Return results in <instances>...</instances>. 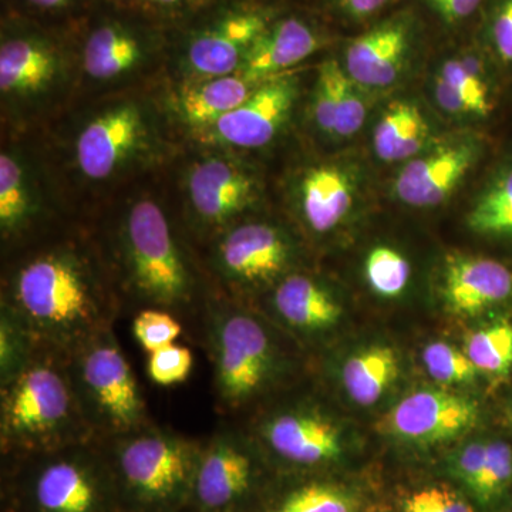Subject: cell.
Masks as SVG:
<instances>
[{
	"instance_id": "19",
	"label": "cell",
	"mask_w": 512,
	"mask_h": 512,
	"mask_svg": "<svg viewBox=\"0 0 512 512\" xmlns=\"http://www.w3.org/2000/svg\"><path fill=\"white\" fill-rule=\"evenodd\" d=\"M440 291L451 313L478 315L512 298V271L497 259L448 255L441 272Z\"/></svg>"
},
{
	"instance_id": "8",
	"label": "cell",
	"mask_w": 512,
	"mask_h": 512,
	"mask_svg": "<svg viewBox=\"0 0 512 512\" xmlns=\"http://www.w3.org/2000/svg\"><path fill=\"white\" fill-rule=\"evenodd\" d=\"M30 456L35 466L26 498L33 512L104 511L114 476L101 440Z\"/></svg>"
},
{
	"instance_id": "42",
	"label": "cell",
	"mask_w": 512,
	"mask_h": 512,
	"mask_svg": "<svg viewBox=\"0 0 512 512\" xmlns=\"http://www.w3.org/2000/svg\"><path fill=\"white\" fill-rule=\"evenodd\" d=\"M433 94L440 109L446 111L450 116L473 117L470 106L464 97L439 74H436L433 80Z\"/></svg>"
},
{
	"instance_id": "33",
	"label": "cell",
	"mask_w": 512,
	"mask_h": 512,
	"mask_svg": "<svg viewBox=\"0 0 512 512\" xmlns=\"http://www.w3.org/2000/svg\"><path fill=\"white\" fill-rule=\"evenodd\" d=\"M39 348L32 330L5 303H0V386L15 379Z\"/></svg>"
},
{
	"instance_id": "44",
	"label": "cell",
	"mask_w": 512,
	"mask_h": 512,
	"mask_svg": "<svg viewBox=\"0 0 512 512\" xmlns=\"http://www.w3.org/2000/svg\"><path fill=\"white\" fill-rule=\"evenodd\" d=\"M32 5L42 9H59L69 5L72 0H28Z\"/></svg>"
},
{
	"instance_id": "31",
	"label": "cell",
	"mask_w": 512,
	"mask_h": 512,
	"mask_svg": "<svg viewBox=\"0 0 512 512\" xmlns=\"http://www.w3.org/2000/svg\"><path fill=\"white\" fill-rule=\"evenodd\" d=\"M436 74L464 97L473 117L490 116L494 96L484 55L474 50L458 53L444 60Z\"/></svg>"
},
{
	"instance_id": "28",
	"label": "cell",
	"mask_w": 512,
	"mask_h": 512,
	"mask_svg": "<svg viewBox=\"0 0 512 512\" xmlns=\"http://www.w3.org/2000/svg\"><path fill=\"white\" fill-rule=\"evenodd\" d=\"M39 198L28 168L18 154L0 156V234L3 242L25 237L39 218Z\"/></svg>"
},
{
	"instance_id": "30",
	"label": "cell",
	"mask_w": 512,
	"mask_h": 512,
	"mask_svg": "<svg viewBox=\"0 0 512 512\" xmlns=\"http://www.w3.org/2000/svg\"><path fill=\"white\" fill-rule=\"evenodd\" d=\"M467 225L483 237L512 239V163L501 167L478 194Z\"/></svg>"
},
{
	"instance_id": "27",
	"label": "cell",
	"mask_w": 512,
	"mask_h": 512,
	"mask_svg": "<svg viewBox=\"0 0 512 512\" xmlns=\"http://www.w3.org/2000/svg\"><path fill=\"white\" fill-rule=\"evenodd\" d=\"M146 55V43L138 33L120 23H107L87 39L83 67L92 79L109 82L133 72Z\"/></svg>"
},
{
	"instance_id": "41",
	"label": "cell",
	"mask_w": 512,
	"mask_h": 512,
	"mask_svg": "<svg viewBox=\"0 0 512 512\" xmlns=\"http://www.w3.org/2000/svg\"><path fill=\"white\" fill-rule=\"evenodd\" d=\"M447 28H460L485 9L488 0H420Z\"/></svg>"
},
{
	"instance_id": "18",
	"label": "cell",
	"mask_w": 512,
	"mask_h": 512,
	"mask_svg": "<svg viewBox=\"0 0 512 512\" xmlns=\"http://www.w3.org/2000/svg\"><path fill=\"white\" fill-rule=\"evenodd\" d=\"M355 174L346 165L322 163L303 171L293 191L296 215L312 235L332 234L349 220L356 205Z\"/></svg>"
},
{
	"instance_id": "21",
	"label": "cell",
	"mask_w": 512,
	"mask_h": 512,
	"mask_svg": "<svg viewBox=\"0 0 512 512\" xmlns=\"http://www.w3.org/2000/svg\"><path fill=\"white\" fill-rule=\"evenodd\" d=\"M63 70L59 50L43 37H8L0 46L3 99L32 100L45 96L63 79Z\"/></svg>"
},
{
	"instance_id": "7",
	"label": "cell",
	"mask_w": 512,
	"mask_h": 512,
	"mask_svg": "<svg viewBox=\"0 0 512 512\" xmlns=\"http://www.w3.org/2000/svg\"><path fill=\"white\" fill-rule=\"evenodd\" d=\"M298 245L274 222L239 221L215 237L210 264L229 298L269 291L295 271ZM244 298V296H242Z\"/></svg>"
},
{
	"instance_id": "32",
	"label": "cell",
	"mask_w": 512,
	"mask_h": 512,
	"mask_svg": "<svg viewBox=\"0 0 512 512\" xmlns=\"http://www.w3.org/2000/svg\"><path fill=\"white\" fill-rule=\"evenodd\" d=\"M359 501L343 485L309 481L289 488L266 512H357Z\"/></svg>"
},
{
	"instance_id": "45",
	"label": "cell",
	"mask_w": 512,
	"mask_h": 512,
	"mask_svg": "<svg viewBox=\"0 0 512 512\" xmlns=\"http://www.w3.org/2000/svg\"><path fill=\"white\" fill-rule=\"evenodd\" d=\"M148 2L156 3L161 6L180 5V3L190 2V0H148Z\"/></svg>"
},
{
	"instance_id": "22",
	"label": "cell",
	"mask_w": 512,
	"mask_h": 512,
	"mask_svg": "<svg viewBox=\"0 0 512 512\" xmlns=\"http://www.w3.org/2000/svg\"><path fill=\"white\" fill-rule=\"evenodd\" d=\"M323 40L311 23L299 18H286L271 23L256 39L245 56L238 74L255 83L281 76L312 56Z\"/></svg>"
},
{
	"instance_id": "13",
	"label": "cell",
	"mask_w": 512,
	"mask_h": 512,
	"mask_svg": "<svg viewBox=\"0 0 512 512\" xmlns=\"http://www.w3.org/2000/svg\"><path fill=\"white\" fill-rule=\"evenodd\" d=\"M151 131L136 103H121L104 110L80 131L76 163L92 181H103L140 157L150 144Z\"/></svg>"
},
{
	"instance_id": "1",
	"label": "cell",
	"mask_w": 512,
	"mask_h": 512,
	"mask_svg": "<svg viewBox=\"0 0 512 512\" xmlns=\"http://www.w3.org/2000/svg\"><path fill=\"white\" fill-rule=\"evenodd\" d=\"M0 303L32 330L37 345L70 356L114 328L120 303L92 256L76 244H59L26 256L3 284Z\"/></svg>"
},
{
	"instance_id": "5",
	"label": "cell",
	"mask_w": 512,
	"mask_h": 512,
	"mask_svg": "<svg viewBox=\"0 0 512 512\" xmlns=\"http://www.w3.org/2000/svg\"><path fill=\"white\" fill-rule=\"evenodd\" d=\"M119 251L128 292L143 309L191 312L197 281L167 215L153 200L128 208L119 234Z\"/></svg>"
},
{
	"instance_id": "2",
	"label": "cell",
	"mask_w": 512,
	"mask_h": 512,
	"mask_svg": "<svg viewBox=\"0 0 512 512\" xmlns=\"http://www.w3.org/2000/svg\"><path fill=\"white\" fill-rule=\"evenodd\" d=\"M201 319L217 412L222 417L247 413L288 372L276 329L261 313L222 293L207 296Z\"/></svg>"
},
{
	"instance_id": "4",
	"label": "cell",
	"mask_w": 512,
	"mask_h": 512,
	"mask_svg": "<svg viewBox=\"0 0 512 512\" xmlns=\"http://www.w3.org/2000/svg\"><path fill=\"white\" fill-rule=\"evenodd\" d=\"M101 443L114 481L140 510L168 511L192 497L204 441L151 421Z\"/></svg>"
},
{
	"instance_id": "6",
	"label": "cell",
	"mask_w": 512,
	"mask_h": 512,
	"mask_svg": "<svg viewBox=\"0 0 512 512\" xmlns=\"http://www.w3.org/2000/svg\"><path fill=\"white\" fill-rule=\"evenodd\" d=\"M69 366L84 416L97 439L121 436L153 421L114 328L70 353Z\"/></svg>"
},
{
	"instance_id": "17",
	"label": "cell",
	"mask_w": 512,
	"mask_h": 512,
	"mask_svg": "<svg viewBox=\"0 0 512 512\" xmlns=\"http://www.w3.org/2000/svg\"><path fill=\"white\" fill-rule=\"evenodd\" d=\"M269 25V16L259 10L225 15L192 37L185 50V69L198 79L238 73L245 56Z\"/></svg>"
},
{
	"instance_id": "15",
	"label": "cell",
	"mask_w": 512,
	"mask_h": 512,
	"mask_svg": "<svg viewBox=\"0 0 512 512\" xmlns=\"http://www.w3.org/2000/svg\"><path fill=\"white\" fill-rule=\"evenodd\" d=\"M187 195L198 227L217 237L254 207L259 191L255 178L241 165L208 157L188 171Z\"/></svg>"
},
{
	"instance_id": "14",
	"label": "cell",
	"mask_w": 512,
	"mask_h": 512,
	"mask_svg": "<svg viewBox=\"0 0 512 512\" xmlns=\"http://www.w3.org/2000/svg\"><path fill=\"white\" fill-rule=\"evenodd\" d=\"M480 409L470 397L447 390L421 389L404 396L382 420L387 436L433 446L463 436L478 423Z\"/></svg>"
},
{
	"instance_id": "10",
	"label": "cell",
	"mask_w": 512,
	"mask_h": 512,
	"mask_svg": "<svg viewBox=\"0 0 512 512\" xmlns=\"http://www.w3.org/2000/svg\"><path fill=\"white\" fill-rule=\"evenodd\" d=\"M259 446L247 430L222 426L204 441L191 500L202 512H229L251 494Z\"/></svg>"
},
{
	"instance_id": "9",
	"label": "cell",
	"mask_w": 512,
	"mask_h": 512,
	"mask_svg": "<svg viewBox=\"0 0 512 512\" xmlns=\"http://www.w3.org/2000/svg\"><path fill=\"white\" fill-rule=\"evenodd\" d=\"M245 430L261 451L292 467L328 466L339 461L345 450L343 431L336 420L306 400L266 407L252 417Z\"/></svg>"
},
{
	"instance_id": "23",
	"label": "cell",
	"mask_w": 512,
	"mask_h": 512,
	"mask_svg": "<svg viewBox=\"0 0 512 512\" xmlns=\"http://www.w3.org/2000/svg\"><path fill=\"white\" fill-rule=\"evenodd\" d=\"M312 117L323 136L348 140L365 124L366 92L348 76L342 63L326 60L320 64L312 100Z\"/></svg>"
},
{
	"instance_id": "35",
	"label": "cell",
	"mask_w": 512,
	"mask_h": 512,
	"mask_svg": "<svg viewBox=\"0 0 512 512\" xmlns=\"http://www.w3.org/2000/svg\"><path fill=\"white\" fill-rule=\"evenodd\" d=\"M363 271L369 288L384 299H394L402 295L412 279L409 259L389 245L370 249Z\"/></svg>"
},
{
	"instance_id": "26",
	"label": "cell",
	"mask_w": 512,
	"mask_h": 512,
	"mask_svg": "<svg viewBox=\"0 0 512 512\" xmlns=\"http://www.w3.org/2000/svg\"><path fill=\"white\" fill-rule=\"evenodd\" d=\"M430 123L417 104L396 100L373 131V150L383 163H407L430 146Z\"/></svg>"
},
{
	"instance_id": "34",
	"label": "cell",
	"mask_w": 512,
	"mask_h": 512,
	"mask_svg": "<svg viewBox=\"0 0 512 512\" xmlns=\"http://www.w3.org/2000/svg\"><path fill=\"white\" fill-rule=\"evenodd\" d=\"M466 353L478 373L501 376L512 367V325L495 322L468 336Z\"/></svg>"
},
{
	"instance_id": "43",
	"label": "cell",
	"mask_w": 512,
	"mask_h": 512,
	"mask_svg": "<svg viewBox=\"0 0 512 512\" xmlns=\"http://www.w3.org/2000/svg\"><path fill=\"white\" fill-rule=\"evenodd\" d=\"M393 0H332L343 18L350 22H367L379 16Z\"/></svg>"
},
{
	"instance_id": "40",
	"label": "cell",
	"mask_w": 512,
	"mask_h": 512,
	"mask_svg": "<svg viewBox=\"0 0 512 512\" xmlns=\"http://www.w3.org/2000/svg\"><path fill=\"white\" fill-rule=\"evenodd\" d=\"M404 512H474L471 504L446 485L421 488L403 503Z\"/></svg>"
},
{
	"instance_id": "11",
	"label": "cell",
	"mask_w": 512,
	"mask_h": 512,
	"mask_svg": "<svg viewBox=\"0 0 512 512\" xmlns=\"http://www.w3.org/2000/svg\"><path fill=\"white\" fill-rule=\"evenodd\" d=\"M483 151V138L474 133L457 134L431 144L404 163L394 178V197L407 207H439L466 180Z\"/></svg>"
},
{
	"instance_id": "12",
	"label": "cell",
	"mask_w": 512,
	"mask_h": 512,
	"mask_svg": "<svg viewBox=\"0 0 512 512\" xmlns=\"http://www.w3.org/2000/svg\"><path fill=\"white\" fill-rule=\"evenodd\" d=\"M419 39L420 25L414 13H394L350 40L342 67L360 89L382 92L402 79Z\"/></svg>"
},
{
	"instance_id": "37",
	"label": "cell",
	"mask_w": 512,
	"mask_h": 512,
	"mask_svg": "<svg viewBox=\"0 0 512 512\" xmlns=\"http://www.w3.org/2000/svg\"><path fill=\"white\" fill-rule=\"evenodd\" d=\"M483 43L491 59L501 66L512 67V0H488Z\"/></svg>"
},
{
	"instance_id": "29",
	"label": "cell",
	"mask_w": 512,
	"mask_h": 512,
	"mask_svg": "<svg viewBox=\"0 0 512 512\" xmlns=\"http://www.w3.org/2000/svg\"><path fill=\"white\" fill-rule=\"evenodd\" d=\"M400 372L396 350L386 345L357 350L340 367L343 392L359 406H373L389 392Z\"/></svg>"
},
{
	"instance_id": "3",
	"label": "cell",
	"mask_w": 512,
	"mask_h": 512,
	"mask_svg": "<svg viewBox=\"0 0 512 512\" xmlns=\"http://www.w3.org/2000/svg\"><path fill=\"white\" fill-rule=\"evenodd\" d=\"M96 439L64 353L39 346L26 369L0 386V447L6 456L25 457Z\"/></svg>"
},
{
	"instance_id": "24",
	"label": "cell",
	"mask_w": 512,
	"mask_h": 512,
	"mask_svg": "<svg viewBox=\"0 0 512 512\" xmlns=\"http://www.w3.org/2000/svg\"><path fill=\"white\" fill-rule=\"evenodd\" d=\"M447 468L477 503L491 505L512 483V447L503 440H471L451 453Z\"/></svg>"
},
{
	"instance_id": "36",
	"label": "cell",
	"mask_w": 512,
	"mask_h": 512,
	"mask_svg": "<svg viewBox=\"0 0 512 512\" xmlns=\"http://www.w3.org/2000/svg\"><path fill=\"white\" fill-rule=\"evenodd\" d=\"M423 365L431 379L440 384H466L478 375L466 350L446 342L429 343L423 350Z\"/></svg>"
},
{
	"instance_id": "20",
	"label": "cell",
	"mask_w": 512,
	"mask_h": 512,
	"mask_svg": "<svg viewBox=\"0 0 512 512\" xmlns=\"http://www.w3.org/2000/svg\"><path fill=\"white\" fill-rule=\"evenodd\" d=\"M268 308L276 325L301 338H318L335 328L343 308L328 285L293 271L269 289Z\"/></svg>"
},
{
	"instance_id": "16",
	"label": "cell",
	"mask_w": 512,
	"mask_h": 512,
	"mask_svg": "<svg viewBox=\"0 0 512 512\" xmlns=\"http://www.w3.org/2000/svg\"><path fill=\"white\" fill-rule=\"evenodd\" d=\"M298 90V80L289 74L266 80L241 106L205 130V137L212 143L244 150L266 146L288 123Z\"/></svg>"
},
{
	"instance_id": "25",
	"label": "cell",
	"mask_w": 512,
	"mask_h": 512,
	"mask_svg": "<svg viewBox=\"0 0 512 512\" xmlns=\"http://www.w3.org/2000/svg\"><path fill=\"white\" fill-rule=\"evenodd\" d=\"M259 84L238 73L200 79L175 97V113L187 126L208 130L229 111L241 106Z\"/></svg>"
},
{
	"instance_id": "39",
	"label": "cell",
	"mask_w": 512,
	"mask_h": 512,
	"mask_svg": "<svg viewBox=\"0 0 512 512\" xmlns=\"http://www.w3.org/2000/svg\"><path fill=\"white\" fill-rule=\"evenodd\" d=\"M194 366L191 350L171 343L164 348L148 353V379L158 386L170 387L184 383L190 377Z\"/></svg>"
},
{
	"instance_id": "38",
	"label": "cell",
	"mask_w": 512,
	"mask_h": 512,
	"mask_svg": "<svg viewBox=\"0 0 512 512\" xmlns=\"http://www.w3.org/2000/svg\"><path fill=\"white\" fill-rule=\"evenodd\" d=\"M131 330L138 345L148 355L154 350L175 343L183 333V325L174 313L163 309L146 308L140 309L134 316Z\"/></svg>"
}]
</instances>
